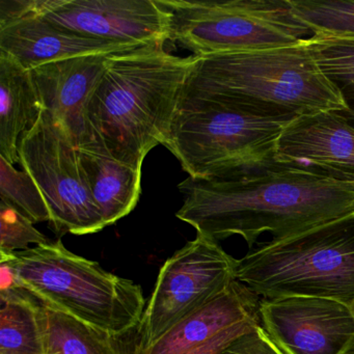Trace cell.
<instances>
[{
    "label": "cell",
    "instance_id": "cell-10",
    "mask_svg": "<svg viewBox=\"0 0 354 354\" xmlns=\"http://www.w3.org/2000/svg\"><path fill=\"white\" fill-rule=\"evenodd\" d=\"M55 26L118 44H167L169 13L159 0H30Z\"/></svg>",
    "mask_w": 354,
    "mask_h": 354
},
{
    "label": "cell",
    "instance_id": "cell-7",
    "mask_svg": "<svg viewBox=\"0 0 354 354\" xmlns=\"http://www.w3.org/2000/svg\"><path fill=\"white\" fill-rule=\"evenodd\" d=\"M169 41L194 57L295 46L312 38L291 0H159Z\"/></svg>",
    "mask_w": 354,
    "mask_h": 354
},
{
    "label": "cell",
    "instance_id": "cell-2",
    "mask_svg": "<svg viewBox=\"0 0 354 354\" xmlns=\"http://www.w3.org/2000/svg\"><path fill=\"white\" fill-rule=\"evenodd\" d=\"M194 57H176L165 44L109 55L88 105V151L142 167L165 145Z\"/></svg>",
    "mask_w": 354,
    "mask_h": 354
},
{
    "label": "cell",
    "instance_id": "cell-23",
    "mask_svg": "<svg viewBox=\"0 0 354 354\" xmlns=\"http://www.w3.org/2000/svg\"><path fill=\"white\" fill-rule=\"evenodd\" d=\"M50 242L28 217L13 205L0 200V257L30 250V244L38 246Z\"/></svg>",
    "mask_w": 354,
    "mask_h": 354
},
{
    "label": "cell",
    "instance_id": "cell-22",
    "mask_svg": "<svg viewBox=\"0 0 354 354\" xmlns=\"http://www.w3.org/2000/svg\"><path fill=\"white\" fill-rule=\"evenodd\" d=\"M0 200L13 205L32 223L50 221L44 194L26 171H18L0 156Z\"/></svg>",
    "mask_w": 354,
    "mask_h": 354
},
{
    "label": "cell",
    "instance_id": "cell-21",
    "mask_svg": "<svg viewBox=\"0 0 354 354\" xmlns=\"http://www.w3.org/2000/svg\"><path fill=\"white\" fill-rule=\"evenodd\" d=\"M313 36L354 39V0H291Z\"/></svg>",
    "mask_w": 354,
    "mask_h": 354
},
{
    "label": "cell",
    "instance_id": "cell-4",
    "mask_svg": "<svg viewBox=\"0 0 354 354\" xmlns=\"http://www.w3.org/2000/svg\"><path fill=\"white\" fill-rule=\"evenodd\" d=\"M14 283L46 308L113 337L140 327L146 310L142 287L78 256L61 239L0 258Z\"/></svg>",
    "mask_w": 354,
    "mask_h": 354
},
{
    "label": "cell",
    "instance_id": "cell-11",
    "mask_svg": "<svg viewBox=\"0 0 354 354\" xmlns=\"http://www.w3.org/2000/svg\"><path fill=\"white\" fill-rule=\"evenodd\" d=\"M261 325L288 354H343L354 341V310L329 298L260 299Z\"/></svg>",
    "mask_w": 354,
    "mask_h": 354
},
{
    "label": "cell",
    "instance_id": "cell-9",
    "mask_svg": "<svg viewBox=\"0 0 354 354\" xmlns=\"http://www.w3.org/2000/svg\"><path fill=\"white\" fill-rule=\"evenodd\" d=\"M238 260L218 242L196 234L165 261L138 327L140 351L236 281Z\"/></svg>",
    "mask_w": 354,
    "mask_h": 354
},
{
    "label": "cell",
    "instance_id": "cell-24",
    "mask_svg": "<svg viewBox=\"0 0 354 354\" xmlns=\"http://www.w3.org/2000/svg\"><path fill=\"white\" fill-rule=\"evenodd\" d=\"M221 354H288L261 324L234 339Z\"/></svg>",
    "mask_w": 354,
    "mask_h": 354
},
{
    "label": "cell",
    "instance_id": "cell-16",
    "mask_svg": "<svg viewBox=\"0 0 354 354\" xmlns=\"http://www.w3.org/2000/svg\"><path fill=\"white\" fill-rule=\"evenodd\" d=\"M43 109L32 71L0 51V156L11 165L19 163L20 140Z\"/></svg>",
    "mask_w": 354,
    "mask_h": 354
},
{
    "label": "cell",
    "instance_id": "cell-25",
    "mask_svg": "<svg viewBox=\"0 0 354 354\" xmlns=\"http://www.w3.org/2000/svg\"><path fill=\"white\" fill-rule=\"evenodd\" d=\"M261 324L260 318L248 319L215 335L210 341L194 348L185 354H221V352L240 335L245 333L256 325Z\"/></svg>",
    "mask_w": 354,
    "mask_h": 354
},
{
    "label": "cell",
    "instance_id": "cell-15",
    "mask_svg": "<svg viewBox=\"0 0 354 354\" xmlns=\"http://www.w3.org/2000/svg\"><path fill=\"white\" fill-rule=\"evenodd\" d=\"M260 298L238 281L171 327L140 354H185L241 321L259 318Z\"/></svg>",
    "mask_w": 354,
    "mask_h": 354
},
{
    "label": "cell",
    "instance_id": "cell-5",
    "mask_svg": "<svg viewBox=\"0 0 354 354\" xmlns=\"http://www.w3.org/2000/svg\"><path fill=\"white\" fill-rule=\"evenodd\" d=\"M236 281L260 299L310 296L353 308L354 214L250 250Z\"/></svg>",
    "mask_w": 354,
    "mask_h": 354
},
{
    "label": "cell",
    "instance_id": "cell-3",
    "mask_svg": "<svg viewBox=\"0 0 354 354\" xmlns=\"http://www.w3.org/2000/svg\"><path fill=\"white\" fill-rule=\"evenodd\" d=\"M181 95L267 118L348 111L306 41L281 48L194 57Z\"/></svg>",
    "mask_w": 354,
    "mask_h": 354
},
{
    "label": "cell",
    "instance_id": "cell-20",
    "mask_svg": "<svg viewBox=\"0 0 354 354\" xmlns=\"http://www.w3.org/2000/svg\"><path fill=\"white\" fill-rule=\"evenodd\" d=\"M306 44L321 71L341 92L348 106L342 115L354 126V39L313 36Z\"/></svg>",
    "mask_w": 354,
    "mask_h": 354
},
{
    "label": "cell",
    "instance_id": "cell-13",
    "mask_svg": "<svg viewBox=\"0 0 354 354\" xmlns=\"http://www.w3.org/2000/svg\"><path fill=\"white\" fill-rule=\"evenodd\" d=\"M275 161L354 181V126L331 111L295 118L281 134Z\"/></svg>",
    "mask_w": 354,
    "mask_h": 354
},
{
    "label": "cell",
    "instance_id": "cell-27",
    "mask_svg": "<svg viewBox=\"0 0 354 354\" xmlns=\"http://www.w3.org/2000/svg\"><path fill=\"white\" fill-rule=\"evenodd\" d=\"M353 310H354V308H353Z\"/></svg>",
    "mask_w": 354,
    "mask_h": 354
},
{
    "label": "cell",
    "instance_id": "cell-1",
    "mask_svg": "<svg viewBox=\"0 0 354 354\" xmlns=\"http://www.w3.org/2000/svg\"><path fill=\"white\" fill-rule=\"evenodd\" d=\"M185 200L176 216L219 242L262 234L281 240L354 214V181L296 165H277L238 178L194 179L178 186Z\"/></svg>",
    "mask_w": 354,
    "mask_h": 354
},
{
    "label": "cell",
    "instance_id": "cell-14",
    "mask_svg": "<svg viewBox=\"0 0 354 354\" xmlns=\"http://www.w3.org/2000/svg\"><path fill=\"white\" fill-rule=\"evenodd\" d=\"M109 55L72 57L32 70L43 109L63 125L78 149L92 148L88 105Z\"/></svg>",
    "mask_w": 354,
    "mask_h": 354
},
{
    "label": "cell",
    "instance_id": "cell-18",
    "mask_svg": "<svg viewBox=\"0 0 354 354\" xmlns=\"http://www.w3.org/2000/svg\"><path fill=\"white\" fill-rule=\"evenodd\" d=\"M0 354H47V310L32 294L0 279Z\"/></svg>",
    "mask_w": 354,
    "mask_h": 354
},
{
    "label": "cell",
    "instance_id": "cell-19",
    "mask_svg": "<svg viewBox=\"0 0 354 354\" xmlns=\"http://www.w3.org/2000/svg\"><path fill=\"white\" fill-rule=\"evenodd\" d=\"M47 354H140V333L133 341L113 337L67 315L46 308ZM133 333V331H132Z\"/></svg>",
    "mask_w": 354,
    "mask_h": 354
},
{
    "label": "cell",
    "instance_id": "cell-6",
    "mask_svg": "<svg viewBox=\"0 0 354 354\" xmlns=\"http://www.w3.org/2000/svg\"><path fill=\"white\" fill-rule=\"evenodd\" d=\"M292 120L181 95L163 146L194 179L243 177L277 165L279 140Z\"/></svg>",
    "mask_w": 354,
    "mask_h": 354
},
{
    "label": "cell",
    "instance_id": "cell-12",
    "mask_svg": "<svg viewBox=\"0 0 354 354\" xmlns=\"http://www.w3.org/2000/svg\"><path fill=\"white\" fill-rule=\"evenodd\" d=\"M144 46L80 36L51 24L32 10L30 0L0 1V51L26 70L72 57L113 55Z\"/></svg>",
    "mask_w": 354,
    "mask_h": 354
},
{
    "label": "cell",
    "instance_id": "cell-8",
    "mask_svg": "<svg viewBox=\"0 0 354 354\" xmlns=\"http://www.w3.org/2000/svg\"><path fill=\"white\" fill-rule=\"evenodd\" d=\"M19 165L36 182L50 211L57 234L88 235L106 225L93 198L80 151L67 130L43 109L19 142Z\"/></svg>",
    "mask_w": 354,
    "mask_h": 354
},
{
    "label": "cell",
    "instance_id": "cell-26",
    "mask_svg": "<svg viewBox=\"0 0 354 354\" xmlns=\"http://www.w3.org/2000/svg\"><path fill=\"white\" fill-rule=\"evenodd\" d=\"M343 354H354V341L350 344L349 347L345 350V352H344Z\"/></svg>",
    "mask_w": 354,
    "mask_h": 354
},
{
    "label": "cell",
    "instance_id": "cell-17",
    "mask_svg": "<svg viewBox=\"0 0 354 354\" xmlns=\"http://www.w3.org/2000/svg\"><path fill=\"white\" fill-rule=\"evenodd\" d=\"M93 198L105 225H115L136 208L142 194V167L78 149Z\"/></svg>",
    "mask_w": 354,
    "mask_h": 354
}]
</instances>
